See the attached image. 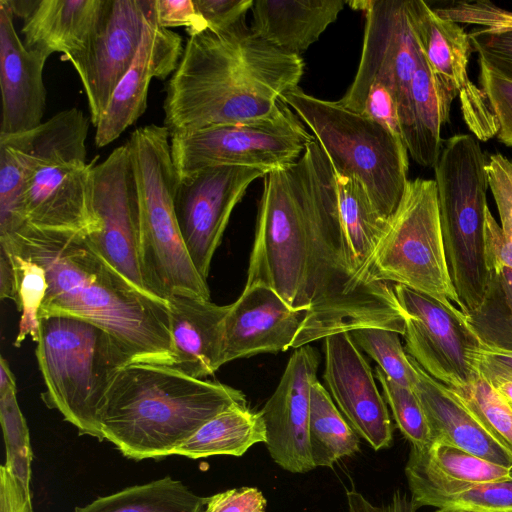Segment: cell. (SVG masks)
I'll list each match as a JSON object with an SVG mask.
<instances>
[{"label": "cell", "mask_w": 512, "mask_h": 512, "mask_svg": "<svg viewBox=\"0 0 512 512\" xmlns=\"http://www.w3.org/2000/svg\"><path fill=\"white\" fill-rule=\"evenodd\" d=\"M263 179L245 286H267L306 311L292 348L361 327L396 328L393 286L366 283L352 269L336 177L317 140Z\"/></svg>", "instance_id": "1"}, {"label": "cell", "mask_w": 512, "mask_h": 512, "mask_svg": "<svg viewBox=\"0 0 512 512\" xmlns=\"http://www.w3.org/2000/svg\"><path fill=\"white\" fill-rule=\"evenodd\" d=\"M300 55L257 36L245 21L189 36L163 104L170 135L266 118L299 87Z\"/></svg>", "instance_id": "2"}, {"label": "cell", "mask_w": 512, "mask_h": 512, "mask_svg": "<svg viewBox=\"0 0 512 512\" xmlns=\"http://www.w3.org/2000/svg\"><path fill=\"white\" fill-rule=\"evenodd\" d=\"M0 246L44 268L48 288L39 317L65 315L90 322L116 337L134 361L170 364L167 302L136 288L86 236L25 226Z\"/></svg>", "instance_id": "3"}, {"label": "cell", "mask_w": 512, "mask_h": 512, "mask_svg": "<svg viewBox=\"0 0 512 512\" xmlns=\"http://www.w3.org/2000/svg\"><path fill=\"white\" fill-rule=\"evenodd\" d=\"M237 404H247L239 389L190 377L167 364L132 361L109 392L102 434L127 458H164Z\"/></svg>", "instance_id": "4"}, {"label": "cell", "mask_w": 512, "mask_h": 512, "mask_svg": "<svg viewBox=\"0 0 512 512\" xmlns=\"http://www.w3.org/2000/svg\"><path fill=\"white\" fill-rule=\"evenodd\" d=\"M36 343L46 405L80 435L104 440L101 417L109 392L133 354L105 329L65 315L40 316Z\"/></svg>", "instance_id": "5"}, {"label": "cell", "mask_w": 512, "mask_h": 512, "mask_svg": "<svg viewBox=\"0 0 512 512\" xmlns=\"http://www.w3.org/2000/svg\"><path fill=\"white\" fill-rule=\"evenodd\" d=\"M170 132L150 124L135 129L129 147L139 193V262L147 291L167 302L173 295L210 300L207 281L196 270L177 222L178 183Z\"/></svg>", "instance_id": "6"}, {"label": "cell", "mask_w": 512, "mask_h": 512, "mask_svg": "<svg viewBox=\"0 0 512 512\" xmlns=\"http://www.w3.org/2000/svg\"><path fill=\"white\" fill-rule=\"evenodd\" d=\"M282 102L312 131L334 174L359 181L379 215L389 220L409 181L403 140L363 113L338 101L316 98L299 87L287 92Z\"/></svg>", "instance_id": "7"}, {"label": "cell", "mask_w": 512, "mask_h": 512, "mask_svg": "<svg viewBox=\"0 0 512 512\" xmlns=\"http://www.w3.org/2000/svg\"><path fill=\"white\" fill-rule=\"evenodd\" d=\"M487 162L474 135L457 134L445 141L434 167L445 255L464 313L480 304L489 279Z\"/></svg>", "instance_id": "8"}, {"label": "cell", "mask_w": 512, "mask_h": 512, "mask_svg": "<svg viewBox=\"0 0 512 512\" xmlns=\"http://www.w3.org/2000/svg\"><path fill=\"white\" fill-rule=\"evenodd\" d=\"M369 272L376 281L404 285L460 308L444 250L435 180L407 182Z\"/></svg>", "instance_id": "9"}, {"label": "cell", "mask_w": 512, "mask_h": 512, "mask_svg": "<svg viewBox=\"0 0 512 512\" xmlns=\"http://www.w3.org/2000/svg\"><path fill=\"white\" fill-rule=\"evenodd\" d=\"M315 140L297 114L281 102L272 115L249 122L223 124L170 137L178 178L202 169L236 165L268 173L296 162Z\"/></svg>", "instance_id": "10"}, {"label": "cell", "mask_w": 512, "mask_h": 512, "mask_svg": "<svg viewBox=\"0 0 512 512\" xmlns=\"http://www.w3.org/2000/svg\"><path fill=\"white\" fill-rule=\"evenodd\" d=\"M347 4L365 13V29L356 75L338 102L362 113L370 86L383 84L396 102L403 136L410 122L411 83L422 54L408 18L407 2L364 0Z\"/></svg>", "instance_id": "11"}, {"label": "cell", "mask_w": 512, "mask_h": 512, "mask_svg": "<svg viewBox=\"0 0 512 512\" xmlns=\"http://www.w3.org/2000/svg\"><path fill=\"white\" fill-rule=\"evenodd\" d=\"M393 290L404 313L407 354L451 389L461 390L477 381L483 344L466 314L404 285L394 284Z\"/></svg>", "instance_id": "12"}, {"label": "cell", "mask_w": 512, "mask_h": 512, "mask_svg": "<svg viewBox=\"0 0 512 512\" xmlns=\"http://www.w3.org/2000/svg\"><path fill=\"white\" fill-rule=\"evenodd\" d=\"M20 157L25 171L23 212L26 226L63 234L89 236L100 231L92 198V167L86 155H37L4 139Z\"/></svg>", "instance_id": "13"}, {"label": "cell", "mask_w": 512, "mask_h": 512, "mask_svg": "<svg viewBox=\"0 0 512 512\" xmlns=\"http://www.w3.org/2000/svg\"><path fill=\"white\" fill-rule=\"evenodd\" d=\"M408 18L420 50L434 76L444 108L459 97L464 121L478 140L497 133L495 117L486 96L468 77L472 45L464 28L439 16L422 0H406Z\"/></svg>", "instance_id": "14"}, {"label": "cell", "mask_w": 512, "mask_h": 512, "mask_svg": "<svg viewBox=\"0 0 512 512\" xmlns=\"http://www.w3.org/2000/svg\"><path fill=\"white\" fill-rule=\"evenodd\" d=\"M92 198L100 231L86 236L88 243L136 288L150 294L139 262V193L127 143L93 164Z\"/></svg>", "instance_id": "15"}, {"label": "cell", "mask_w": 512, "mask_h": 512, "mask_svg": "<svg viewBox=\"0 0 512 512\" xmlns=\"http://www.w3.org/2000/svg\"><path fill=\"white\" fill-rule=\"evenodd\" d=\"M266 174L256 168L220 165L178 179L174 195L177 222L188 254L204 280L233 209L249 185Z\"/></svg>", "instance_id": "16"}, {"label": "cell", "mask_w": 512, "mask_h": 512, "mask_svg": "<svg viewBox=\"0 0 512 512\" xmlns=\"http://www.w3.org/2000/svg\"><path fill=\"white\" fill-rule=\"evenodd\" d=\"M148 0H104L85 47L70 57L82 82L90 121H100L141 43Z\"/></svg>", "instance_id": "17"}, {"label": "cell", "mask_w": 512, "mask_h": 512, "mask_svg": "<svg viewBox=\"0 0 512 512\" xmlns=\"http://www.w3.org/2000/svg\"><path fill=\"white\" fill-rule=\"evenodd\" d=\"M319 358L309 344L296 348L280 381L259 411L266 429L265 445L272 460L291 473L315 468L310 450L311 384L317 380Z\"/></svg>", "instance_id": "18"}, {"label": "cell", "mask_w": 512, "mask_h": 512, "mask_svg": "<svg viewBox=\"0 0 512 512\" xmlns=\"http://www.w3.org/2000/svg\"><path fill=\"white\" fill-rule=\"evenodd\" d=\"M324 340V380L329 394L354 431L375 451L389 448L393 427L372 370L349 332Z\"/></svg>", "instance_id": "19"}, {"label": "cell", "mask_w": 512, "mask_h": 512, "mask_svg": "<svg viewBox=\"0 0 512 512\" xmlns=\"http://www.w3.org/2000/svg\"><path fill=\"white\" fill-rule=\"evenodd\" d=\"M184 51L182 37L162 28L149 9L135 58L117 85L100 121L95 126V144L101 148L115 141L146 111L153 78L165 80L176 70Z\"/></svg>", "instance_id": "20"}, {"label": "cell", "mask_w": 512, "mask_h": 512, "mask_svg": "<svg viewBox=\"0 0 512 512\" xmlns=\"http://www.w3.org/2000/svg\"><path fill=\"white\" fill-rule=\"evenodd\" d=\"M305 318V310L291 308L269 287L245 286L225 318V364L292 348Z\"/></svg>", "instance_id": "21"}, {"label": "cell", "mask_w": 512, "mask_h": 512, "mask_svg": "<svg viewBox=\"0 0 512 512\" xmlns=\"http://www.w3.org/2000/svg\"><path fill=\"white\" fill-rule=\"evenodd\" d=\"M8 0H0V134L32 130L43 121L46 89L43 69L47 57L26 48L16 32Z\"/></svg>", "instance_id": "22"}, {"label": "cell", "mask_w": 512, "mask_h": 512, "mask_svg": "<svg viewBox=\"0 0 512 512\" xmlns=\"http://www.w3.org/2000/svg\"><path fill=\"white\" fill-rule=\"evenodd\" d=\"M171 336L170 366L190 377L204 379L224 362V324L229 305L173 295L167 299Z\"/></svg>", "instance_id": "23"}, {"label": "cell", "mask_w": 512, "mask_h": 512, "mask_svg": "<svg viewBox=\"0 0 512 512\" xmlns=\"http://www.w3.org/2000/svg\"><path fill=\"white\" fill-rule=\"evenodd\" d=\"M412 362L416 370L413 389L432 440H444L487 461L512 468V456L485 431L451 389L427 374L413 358Z\"/></svg>", "instance_id": "24"}, {"label": "cell", "mask_w": 512, "mask_h": 512, "mask_svg": "<svg viewBox=\"0 0 512 512\" xmlns=\"http://www.w3.org/2000/svg\"><path fill=\"white\" fill-rule=\"evenodd\" d=\"M343 0H256L252 31L291 54L301 55L336 21Z\"/></svg>", "instance_id": "25"}, {"label": "cell", "mask_w": 512, "mask_h": 512, "mask_svg": "<svg viewBox=\"0 0 512 512\" xmlns=\"http://www.w3.org/2000/svg\"><path fill=\"white\" fill-rule=\"evenodd\" d=\"M104 0H39L24 18V45L47 58L79 53L91 36Z\"/></svg>", "instance_id": "26"}, {"label": "cell", "mask_w": 512, "mask_h": 512, "mask_svg": "<svg viewBox=\"0 0 512 512\" xmlns=\"http://www.w3.org/2000/svg\"><path fill=\"white\" fill-rule=\"evenodd\" d=\"M335 177L339 215L352 269L366 283H386L374 280L369 270L388 220L376 211L366 189L359 181L336 175Z\"/></svg>", "instance_id": "27"}, {"label": "cell", "mask_w": 512, "mask_h": 512, "mask_svg": "<svg viewBox=\"0 0 512 512\" xmlns=\"http://www.w3.org/2000/svg\"><path fill=\"white\" fill-rule=\"evenodd\" d=\"M449 119L450 113L444 108L434 76L421 54L411 83L410 122L403 133L407 151L416 163L435 167L443 148L441 130Z\"/></svg>", "instance_id": "28"}, {"label": "cell", "mask_w": 512, "mask_h": 512, "mask_svg": "<svg viewBox=\"0 0 512 512\" xmlns=\"http://www.w3.org/2000/svg\"><path fill=\"white\" fill-rule=\"evenodd\" d=\"M266 429L260 412L237 404L201 426L174 455L191 459L216 455L240 457L257 443H265Z\"/></svg>", "instance_id": "29"}, {"label": "cell", "mask_w": 512, "mask_h": 512, "mask_svg": "<svg viewBox=\"0 0 512 512\" xmlns=\"http://www.w3.org/2000/svg\"><path fill=\"white\" fill-rule=\"evenodd\" d=\"M411 498L418 506L468 507L512 512V480L488 483L447 481L405 470Z\"/></svg>", "instance_id": "30"}, {"label": "cell", "mask_w": 512, "mask_h": 512, "mask_svg": "<svg viewBox=\"0 0 512 512\" xmlns=\"http://www.w3.org/2000/svg\"><path fill=\"white\" fill-rule=\"evenodd\" d=\"M206 498L166 476L98 497L73 512H202Z\"/></svg>", "instance_id": "31"}, {"label": "cell", "mask_w": 512, "mask_h": 512, "mask_svg": "<svg viewBox=\"0 0 512 512\" xmlns=\"http://www.w3.org/2000/svg\"><path fill=\"white\" fill-rule=\"evenodd\" d=\"M405 470L464 483L512 480V468L487 461L441 439H433L422 449L411 446Z\"/></svg>", "instance_id": "32"}, {"label": "cell", "mask_w": 512, "mask_h": 512, "mask_svg": "<svg viewBox=\"0 0 512 512\" xmlns=\"http://www.w3.org/2000/svg\"><path fill=\"white\" fill-rule=\"evenodd\" d=\"M309 441L315 468L332 467L358 452L360 445L359 435L318 380L311 384Z\"/></svg>", "instance_id": "33"}, {"label": "cell", "mask_w": 512, "mask_h": 512, "mask_svg": "<svg viewBox=\"0 0 512 512\" xmlns=\"http://www.w3.org/2000/svg\"><path fill=\"white\" fill-rule=\"evenodd\" d=\"M486 347L512 351V269L489 266V279L480 304L465 313Z\"/></svg>", "instance_id": "34"}, {"label": "cell", "mask_w": 512, "mask_h": 512, "mask_svg": "<svg viewBox=\"0 0 512 512\" xmlns=\"http://www.w3.org/2000/svg\"><path fill=\"white\" fill-rule=\"evenodd\" d=\"M0 418L6 446V462L30 487L32 451L25 418L16 397V380L8 361L0 357Z\"/></svg>", "instance_id": "35"}, {"label": "cell", "mask_w": 512, "mask_h": 512, "mask_svg": "<svg viewBox=\"0 0 512 512\" xmlns=\"http://www.w3.org/2000/svg\"><path fill=\"white\" fill-rule=\"evenodd\" d=\"M486 170L502 229L488 238L489 261L512 269V160L500 153L492 154Z\"/></svg>", "instance_id": "36"}, {"label": "cell", "mask_w": 512, "mask_h": 512, "mask_svg": "<svg viewBox=\"0 0 512 512\" xmlns=\"http://www.w3.org/2000/svg\"><path fill=\"white\" fill-rule=\"evenodd\" d=\"M9 255L15 275L14 302L21 312L19 332L14 342V345L19 347L28 336L35 342L38 340L39 314L48 283L46 272L39 263L21 254Z\"/></svg>", "instance_id": "37"}, {"label": "cell", "mask_w": 512, "mask_h": 512, "mask_svg": "<svg viewBox=\"0 0 512 512\" xmlns=\"http://www.w3.org/2000/svg\"><path fill=\"white\" fill-rule=\"evenodd\" d=\"M451 391L485 431L512 456V409L493 386L480 376L470 386Z\"/></svg>", "instance_id": "38"}, {"label": "cell", "mask_w": 512, "mask_h": 512, "mask_svg": "<svg viewBox=\"0 0 512 512\" xmlns=\"http://www.w3.org/2000/svg\"><path fill=\"white\" fill-rule=\"evenodd\" d=\"M358 348L377 362L383 372L396 383L412 388L416 370L411 356L404 350L399 333L382 327H361L349 332Z\"/></svg>", "instance_id": "39"}, {"label": "cell", "mask_w": 512, "mask_h": 512, "mask_svg": "<svg viewBox=\"0 0 512 512\" xmlns=\"http://www.w3.org/2000/svg\"><path fill=\"white\" fill-rule=\"evenodd\" d=\"M25 171L15 150L0 141V241L26 226L23 212Z\"/></svg>", "instance_id": "40"}, {"label": "cell", "mask_w": 512, "mask_h": 512, "mask_svg": "<svg viewBox=\"0 0 512 512\" xmlns=\"http://www.w3.org/2000/svg\"><path fill=\"white\" fill-rule=\"evenodd\" d=\"M376 378L380 381L397 427L412 447L422 449L432 441L427 418L414 389L400 385L389 378L383 370L375 367Z\"/></svg>", "instance_id": "41"}, {"label": "cell", "mask_w": 512, "mask_h": 512, "mask_svg": "<svg viewBox=\"0 0 512 512\" xmlns=\"http://www.w3.org/2000/svg\"><path fill=\"white\" fill-rule=\"evenodd\" d=\"M479 82L495 117L497 139L512 147V80L479 61Z\"/></svg>", "instance_id": "42"}, {"label": "cell", "mask_w": 512, "mask_h": 512, "mask_svg": "<svg viewBox=\"0 0 512 512\" xmlns=\"http://www.w3.org/2000/svg\"><path fill=\"white\" fill-rule=\"evenodd\" d=\"M469 38L480 62L512 80V28L475 29L469 33Z\"/></svg>", "instance_id": "43"}, {"label": "cell", "mask_w": 512, "mask_h": 512, "mask_svg": "<svg viewBox=\"0 0 512 512\" xmlns=\"http://www.w3.org/2000/svg\"><path fill=\"white\" fill-rule=\"evenodd\" d=\"M434 10L439 16L458 24H474L492 29L512 28V11L490 1H461Z\"/></svg>", "instance_id": "44"}, {"label": "cell", "mask_w": 512, "mask_h": 512, "mask_svg": "<svg viewBox=\"0 0 512 512\" xmlns=\"http://www.w3.org/2000/svg\"><path fill=\"white\" fill-rule=\"evenodd\" d=\"M149 9L162 28L185 27L189 36L208 29L195 0H149Z\"/></svg>", "instance_id": "45"}, {"label": "cell", "mask_w": 512, "mask_h": 512, "mask_svg": "<svg viewBox=\"0 0 512 512\" xmlns=\"http://www.w3.org/2000/svg\"><path fill=\"white\" fill-rule=\"evenodd\" d=\"M266 499L256 487H239L206 498L202 512H265Z\"/></svg>", "instance_id": "46"}, {"label": "cell", "mask_w": 512, "mask_h": 512, "mask_svg": "<svg viewBox=\"0 0 512 512\" xmlns=\"http://www.w3.org/2000/svg\"><path fill=\"white\" fill-rule=\"evenodd\" d=\"M208 29L225 30L245 21L253 0H195Z\"/></svg>", "instance_id": "47"}, {"label": "cell", "mask_w": 512, "mask_h": 512, "mask_svg": "<svg viewBox=\"0 0 512 512\" xmlns=\"http://www.w3.org/2000/svg\"><path fill=\"white\" fill-rule=\"evenodd\" d=\"M362 113L403 140L396 102L383 84L376 82L370 86Z\"/></svg>", "instance_id": "48"}, {"label": "cell", "mask_w": 512, "mask_h": 512, "mask_svg": "<svg viewBox=\"0 0 512 512\" xmlns=\"http://www.w3.org/2000/svg\"><path fill=\"white\" fill-rule=\"evenodd\" d=\"M30 487L3 464L0 467V512H34Z\"/></svg>", "instance_id": "49"}, {"label": "cell", "mask_w": 512, "mask_h": 512, "mask_svg": "<svg viewBox=\"0 0 512 512\" xmlns=\"http://www.w3.org/2000/svg\"><path fill=\"white\" fill-rule=\"evenodd\" d=\"M418 509L412 498L401 490H396L381 504L372 503L355 489L346 492V512H417Z\"/></svg>", "instance_id": "50"}, {"label": "cell", "mask_w": 512, "mask_h": 512, "mask_svg": "<svg viewBox=\"0 0 512 512\" xmlns=\"http://www.w3.org/2000/svg\"><path fill=\"white\" fill-rule=\"evenodd\" d=\"M479 371L485 379L512 377V351L482 346L478 356Z\"/></svg>", "instance_id": "51"}, {"label": "cell", "mask_w": 512, "mask_h": 512, "mask_svg": "<svg viewBox=\"0 0 512 512\" xmlns=\"http://www.w3.org/2000/svg\"><path fill=\"white\" fill-rule=\"evenodd\" d=\"M0 297L15 300V275L9 253L0 246Z\"/></svg>", "instance_id": "52"}, {"label": "cell", "mask_w": 512, "mask_h": 512, "mask_svg": "<svg viewBox=\"0 0 512 512\" xmlns=\"http://www.w3.org/2000/svg\"><path fill=\"white\" fill-rule=\"evenodd\" d=\"M486 380L502 396V398L512 409V377L494 376Z\"/></svg>", "instance_id": "53"}, {"label": "cell", "mask_w": 512, "mask_h": 512, "mask_svg": "<svg viewBox=\"0 0 512 512\" xmlns=\"http://www.w3.org/2000/svg\"><path fill=\"white\" fill-rule=\"evenodd\" d=\"M436 512H491L482 509L468 508V507H443L438 508Z\"/></svg>", "instance_id": "54"}]
</instances>
